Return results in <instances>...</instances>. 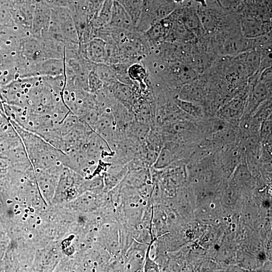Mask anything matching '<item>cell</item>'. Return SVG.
<instances>
[{"instance_id":"obj_1","label":"cell","mask_w":272,"mask_h":272,"mask_svg":"<svg viewBox=\"0 0 272 272\" xmlns=\"http://www.w3.org/2000/svg\"><path fill=\"white\" fill-rule=\"evenodd\" d=\"M65 74V64L62 59L51 58L41 64L36 70V76L57 77Z\"/></svg>"},{"instance_id":"obj_9","label":"cell","mask_w":272,"mask_h":272,"mask_svg":"<svg viewBox=\"0 0 272 272\" xmlns=\"http://www.w3.org/2000/svg\"><path fill=\"white\" fill-rule=\"evenodd\" d=\"M128 74L132 80L141 82L144 80L146 75L144 68L138 64L129 68Z\"/></svg>"},{"instance_id":"obj_3","label":"cell","mask_w":272,"mask_h":272,"mask_svg":"<svg viewBox=\"0 0 272 272\" xmlns=\"http://www.w3.org/2000/svg\"><path fill=\"white\" fill-rule=\"evenodd\" d=\"M242 30L247 37H256L263 33L262 25L255 20L248 19L242 22Z\"/></svg>"},{"instance_id":"obj_12","label":"cell","mask_w":272,"mask_h":272,"mask_svg":"<svg viewBox=\"0 0 272 272\" xmlns=\"http://www.w3.org/2000/svg\"><path fill=\"white\" fill-rule=\"evenodd\" d=\"M239 192L234 188H229L224 193V200L228 205H235L239 198Z\"/></svg>"},{"instance_id":"obj_13","label":"cell","mask_w":272,"mask_h":272,"mask_svg":"<svg viewBox=\"0 0 272 272\" xmlns=\"http://www.w3.org/2000/svg\"><path fill=\"white\" fill-rule=\"evenodd\" d=\"M250 177L251 173L247 167L243 165L238 168L235 174V178L240 182L247 181Z\"/></svg>"},{"instance_id":"obj_7","label":"cell","mask_w":272,"mask_h":272,"mask_svg":"<svg viewBox=\"0 0 272 272\" xmlns=\"http://www.w3.org/2000/svg\"><path fill=\"white\" fill-rule=\"evenodd\" d=\"M200 21L203 25L205 29L208 31L214 30L215 26V20L213 17L211 16L209 12L206 11H201L198 15Z\"/></svg>"},{"instance_id":"obj_16","label":"cell","mask_w":272,"mask_h":272,"mask_svg":"<svg viewBox=\"0 0 272 272\" xmlns=\"http://www.w3.org/2000/svg\"><path fill=\"white\" fill-rule=\"evenodd\" d=\"M174 1L177 2H179L184 1V0H174Z\"/></svg>"},{"instance_id":"obj_5","label":"cell","mask_w":272,"mask_h":272,"mask_svg":"<svg viewBox=\"0 0 272 272\" xmlns=\"http://www.w3.org/2000/svg\"><path fill=\"white\" fill-rule=\"evenodd\" d=\"M181 20L187 27L193 30L198 28L200 24V19L198 16V12L191 9H187L183 13L181 16Z\"/></svg>"},{"instance_id":"obj_8","label":"cell","mask_w":272,"mask_h":272,"mask_svg":"<svg viewBox=\"0 0 272 272\" xmlns=\"http://www.w3.org/2000/svg\"><path fill=\"white\" fill-rule=\"evenodd\" d=\"M173 160V157L171 152L167 149H163L160 152L155 166L157 168H164L169 165Z\"/></svg>"},{"instance_id":"obj_15","label":"cell","mask_w":272,"mask_h":272,"mask_svg":"<svg viewBox=\"0 0 272 272\" xmlns=\"http://www.w3.org/2000/svg\"><path fill=\"white\" fill-rule=\"evenodd\" d=\"M193 1L200 3L203 7L207 6L206 0H193Z\"/></svg>"},{"instance_id":"obj_11","label":"cell","mask_w":272,"mask_h":272,"mask_svg":"<svg viewBox=\"0 0 272 272\" xmlns=\"http://www.w3.org/2000/svg\"><path fill=\"white\" fill-rule=\"evenodd\" d=\"M177 74L179 80L183 82L190 81L195 77V72L186 66H181L178 70Z\"/></svg>"},{"instance_id":"obj_14","label":"cell","mask_w":272,"mask_h":272,"mask_svg":"<svg viewBox=\"0 0 272 272\" xmlns=\"http://www.w3.org/2000/svg\"><path fill=\"white\" fill-rule=\"evenodd\" d=\"M177 103L181 109H182L187 112L192 113L195 112H196V108L194 107L192 103L182 100H179Z\"/></svg>"},{"instance_id":"obj_10","label":"cell","mask_w":272,"mask_h":272,"mask_svg":"<svg viewBox=\"0 0 272 272\" xmlns=\"http://www.w3.org/2000/svg\"><path fill=\"white\" fill-rule=\"evenodd\" d=\"M88 87L92 93H96L102 86V82L100 80L96 72L90 73L88 79Z\"/></svg>"},{"instance_id":"obj_4","label":"cell","mask_w":272,"mask_h":272,"mask_svg":"<svg viewBox=\"0 0 272 272\" xmlns=\"http://www.w3.org/2000/svg\"><path fill=\"white\" fill-rule=\"evenodd\" d=\"M122 7L118 4H115L112 16V23L123 28L129 29L131 22Z\"/></svg>"},{"instance_id":"obj_2","label":"cell","mask_w":272,"mask_h":272,"mask_svg":"<svg viewBox=\"0 0 272 272\" xmlns=\"http://www.w3.org/2000/svg\"><path fill=\"white\" fill-rule=\"evenodd\" d=\"M87 53L88 57L93 61L102 62L105 55L104 45L101 41L95 40L88 45Z\"/></svg>"},{"instance_id":"obj_6","label":"cell","mask_w":272,"mask_h":272,"mask_svg":"<svg viewBox=\"0 0 272 272\" xmlns=\"http://www.w3.org/2000/svg\"><path fill=\"white\" fill-rule=\"evenodd\" d=\"M21 141L20 138L16 140H11L0 136V158L6 159L10 149Z\"/></svg>"}]
</instances>
